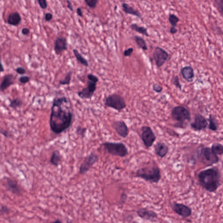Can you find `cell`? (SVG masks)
<instances>
[{"instance_id":"cell-1","label":"cell","mask_w":223,"mask_h":223,"mask_svg":"<svg viewBox=\"0 0 223 223\" xmlns=\"http://www.w3.org/2000/svg\"><path fill=\"white\" fill-rule=\"evenodd\" d=\"M71 104L66 97L55 98L51 107L49 124L54 134H59L64 132L72 125L73 112Z\"/></svg>"},{"instance_id":"cell-2","label":"cell","mask_w":223,"mask_h":223,"mask_svg":"<svg viewBox=\"0 0 223 223\" xmlns=\"http://www.w3.org/2000/svg\"><path fill=\"white\" fill-rule=\"evenodd\" d=\"M221 173L217 167L202 170L198 175L199 184L206 191L215 192L221 185Z\"/></svg>"},{"instance_id":"cell-3","label":"cell","mask_w":223,"mask_h":223,"mask_svg":"<svg viewBox=\"0 0 223 223\" xmlns=\"http://www.w3.org/2000/svg\"><path fill=\"white\" fill-rule=\"evenodd\" d=\"M136 176L151 183H157L161 179V170L157 165L141 167L137 170Z\"/></svg>"},{"instance_id":"cell-4","label":"cell","mask_w":223,"mask_h":223,"mask_svg":"<svg viewBox=\"0 0 223 223\" xmlns=\"http://www.w3.org/2000/svg\"><path fill=\"white\" fill-rule=\"evenodd\" d=\"M171 116L173 120L178 122L175 127H176L185 128L186 122L191 120V112L187 108L183 106H176L172 109Z\"/></svg>"},{"instance_id":"cell-5","label":"cell","mask_w":223,"mask_h":223,"mask_svg":"<svg viewBox=\"0 0 223 223\" xmlns=\"http://www.w3.org/2000/svg\"><path fill=\"white\" fill-rule=\"evenodd\" d=\"M197 157L201 163L206 166L210 167L217 164L220 159L209 147H203L198 150Z\"/></svg>"},{"instance_id":"cell-6","label":"cell","mask_w":223,"mask_h":223,"mask_svg":"<svg viewBox=\"0 0 223 223\" xmlns=\"http://www.w3.org/2000/svg\"><path fill=\"white\" fill-rule=\"evenodd\" d=\"M103 146L105 150L113 155L123 157L129 153L127 146L122 142H106Z\"/></svg>"},{"instance_id":"cell-7","label":"cell","mask_w":223,"mask_h":223,"mask_svg":"<svg viewBox=\"0 0 223 223\" xmlns=\"http://www.w3.org/2000/svg\"><path fill=\"white\" fill-rule=\"evenodd\" d=\"M105 105L107 107L116 110L121 111L127 107V104L124 98L118 94L109 95L105 101Z\"/></svg>"},{"instance_id":"cell-8","label":"cell","mask_w":223,"mask_h":223,"mask_svg":"<svg viewBox=\"0 0 223 223\" xmlns=\"http://www.w3.org/2000/svg\"><path fill=\"white\" fill-rule=\"evenodd\" d=\"M141 139L146 148L149 149L156 140V136L152 129L149 126H143L141 128Z\"/></svg>"},{"instance_id":"cell-9","label":"cell","mask_w":223,"mask_h":223,"mask_svg":"<svg viewBox=\"0 0 223 223\" xmlns=\"http://www.w3.org/2000/svg\"><path fill=\"white\" fill-rule=\"evenodd\" d=\"M169 54L164 49L160 47L155 48L153 53L154 60L158 68H161L169 58Z\"/></svg>"},{"instance_id":"cell-10","label":"cell","mask_w":223,"mask_h":223,"mask_svg":"<svg viewBox=\"0 0 223 223\" xmlns=\"http://www.w3.org/2000/svg\"><path fill=\"white\" fill-rule=\"evenodd\" d=\"M171 207L175 213L183 218L189 217L192 214L191 208L182 203L173 202Z\"/></svg>"},{"instance_id":"cell-11","label":"cell","mask_w":223,"mask_h":223,"mask_svg":"<svg viewBox=\"0 0 223 223\" xmlns=\"http://www.w3.org/2000/svg\"><path fill=\"white\" fill-rule=\"evenodd\" d=\"M97 82L88 80L87 86L77 93L78 96L81 99H91L97 89Z\"/></svg>"},{"instance_id":"cell-12","label":"cell","mask_w":223,"mask_h":223,"mask_svg":"<svg viewBox=\"0 0 223 223\" xmlns=\"http://www.w3.org/2000/svg\"><path fill=\"white\" fill-rule=\"evenodd\" d=\"M207 119L203 115L196 114L194 117V121L190 124L191 129L195 131L204 130L208 127Z\"/></svg>"},{"instance_id":"cell-13","label":"cell","mask_w":223,"mask_h":223,"mask_svg":"<svg viewBox=\"0 0 223 223\" xmlns=\"http://www.w3.org/2000/svg\"><path fill=\"white\" fill-rule=\"evenodd\" d=\"M98 159V156L94 153H91L87 156L80 166L79 169L80 174H84L88 172L91 167L97 162Z\"/></svg>"},{"instance_id":"cell-14","label":"cell","mask_w":223,"mask_h":223,"mask_svg":"<svg viewBox=\"0 0 223 223\" xmlns=\"http://www.w3.org/2000/svg\"><path fill=\"white\" fill-rule=\"evenodd\" d=\"M137 213L140 218L149 221H155L158 217V214L156 212L146 208H141L138 209Z\"/></svg>"},{"instance_id":"cell-15","label":"cell","mask_w":223,"mask_h":223,"mask_svg":"<svg viewBox=\"0 0 223 223\" xmlns=\"http://www.w3.org/2000/svg\"><path fill=\"white\" fill-rule=\"evenodd\" d=\"M68 43L66 38L64 36L57 37L54 42L55 52L57 55L62 54L68 49Z\"/></svg>"},{"instance_id":"cell-16","label":"cell","mask_w":223,"mask_h":223,"mask_svg":"<svg viewBox=\"0 0 223 223\" xmlns=\"http://www.w3.org/2000/svg\"><path fill=\"white\" fill-rule=\"evenodd\" d=\"M112 127L120 137L125 138L129 133L128 127L123 121H116L112 124Z\"/></svg>"},{"instance_id":"cell-17","label":"cell","mask_w":223,"mask_h":223,"mask_svg":"<svg viewBox=\"0 0 223 223\" xmlns=\"http://www.w3.org/2000/svg\"><path fill=\"white\" fill-rule=\"evenodd\" d=\"M5 186L9 191L14 195H20L22 192V188L18 182L11 178L6 179Z\"/></svg>"},{"instance_id":"cell-18","label":"cell","mask_w":223,"mask_h":223,"mask_svg":"<svg viewBox=\"0 0 223 223\" xmlns=\"http://www.w3.org/2000/svg\"><path fill=\"white\" fill-rule=\"evenodd\" d=\"M155 153L161 158L167 156L169 150L168 146L164 142H158L154 146Z\"/></svg>"},{"instance_id":"cell-19","label":"cell","mask_w":223,"mask_h":223,"mask_svg":"<svg viewBox=\"0 0 223 223\" xmlns=\"http://www.w3.org/2000/svg\"><path fill=\"white\" fill-rule=\"evenodd\" d=\"M15 77L12 74L5 75L3 77L2 80L0 84V91L4 92L11 85L14 84Z\"/></svg>"},{"instance_id":"cell-20","label":"cell","mask_w":223,"mask_h":223,"mask_svg":"<svg viewBox=\"0 0 223 223\" xmlns=\"http://www.w3.org/2000/svg\"><path fill=\"white\" fill-rule=\"evenodd\" d=\"M182 76L187 82H192L195 78V72L192 67L186 66L182 68L181 71Z\"/></svg>"},{"instance_id":"cell-21","label":"cell","mask_w":223,"mask_h":223,"mask_svg":"<svg viewBox=\"0 0 223 223\" xmlns=\"http://www.w3.org/2000/svg\"><path fill=\"white\" fill-rule=\"evenodd\" d=\"M22 17L18 12H13L10 13L7 17V21L9 25L17 26L20 24Z\"/></svg>"},{"instance_id":"cell-22","label":"cell","mask_w":223,"mask_h":223,"mask_svg":"<svg viewBox=\"0 0 223 223\" xmlns=\"http://www.w3.org/2000/svg\"><path fill=\"white\" fill-rule=\"evenodd\" d=\"M123 11L126 14H130L142 19V16L141 13L137 9H134L133 7L126 3H123L122 5Z\"/></svg>"},{"instance_id":"cell-23","label":"cell","mask_w":223,"mask_h":223,"mask_svg":"<svg viewBox=\"0 0 223 223\" xmlns=\"http://www.w3.org/2000/svg\"><path fill=\"white\" fill-rule=\"evenodd\" d=\"M209 124L208 125V128L210 130L216 132L219 128V123L215 116L212 114L209 115Z\"/></svg>"},{"instance_id":"cell-24","label":"cell","mask_w":223,"mask_h":223,"mask_svg":"<svg viewBox=\"0 0 223 223\" xmlns=\"http://www.w3.org/2000/svg\"><path fill=\"white\" fill-rule=\"evenodd\" d=\"M130 28L131 30L137 32L138 33L142 34L146 37L149 36L147 29L144 27L139 26L137 24L133 23L130 25Z\"/></svg>"},{"instance_id":"cell-25","label":"cell","mask_w":223,"mask_h":223,"mask_svg":"<svg viewBox=\"0 0 223 223\" xmlns=\"http://www.w3.org/2000/svg\"><path fill=\"white\" fill-rule=\"evenodd\" d=\"M73 54L75 55V58L77 60L78 62H79L80 64L84 66L85 67H89V63L88 62L87 60L84 57L81 55V54L78 52V50L76 49H74L73 50Z\"/></svg>"},{"instance_id":"cell-26","label":"cell","mask_w":223,"mask_h":223,"mask_svg":"<svg viewBox=\"0 0 223 223\" xmlns=\"http://www.w3.org/2000/svg\"><path fill=\"white\" fill-rule=\"evenodd\" d=\"M134 41L139 48H141L142 50L146 51L148 49L147 44L144 39L139 36H135L133 37Z\"/></svg>"},{"instance_id":"cell-27","label":"cell","mask_w":223,"mask_h":223,"mask_svg":"<svg viewBox=\"0 0 223 223\" xmlns=\"http://www.w3.org/2000/svg\"><path fill=\"white\" fill-rule=\"evenodd\" d=\"M61 161V155L58 150H55L52 153L50 159V163L52 165L58 166Z\"/></svg>"},{"instance_id":"cell-28","label":"cell","mask_w":223,"mask_h":223,"mask_svg":"<svg viewBox=\"0 0 223 223\" xmlns=\"http://www.w3.org/2000/svg\"><path fill=\"white\" fill-rule=\"evenodd\" d=\"M210 148L212 151L217 155L221 156L223 154V146L221 143L218 142L213 143Z\"/></svg>"},{"instance_id":"cell-29","label":"cell","mask_w":223,"mask_h":223,"mask_svg":"<svg viewBox=\"0 0 223 223\" xmlns=\"http://www.w3.org/2000/svg\"><path fill=\"white\" fill-rule=\"evenodd\" d=\"M23 102L21 99L19 98H16L13 99L10 101L9 107L13 109H17L22 106Z\"/></svg>"},{"instance_id":"cell-30","label":"cell","mask_w":223,"mask_h":223,"mask_svg":"<svg viewBox=\"0 0 223 223\" xmlns=\"http://www.w3.org/2000/svg\"><path fill=\"white\" fill-rule=\"evenodd\" d=\"M73 72L70 71L67 73L64 78L59 81V83L61 85H69L71 82Z\"/></svg>"},{"instance_id":"cell-31","label":"cell","mask_w":223,"mask_h":223,"mask_svg":"<svg viewBox=\"0 0 223 223\" xmlns=\"http://www.w3.org/2000/svg\"><path fill=\"white\" fill-rule=\"evenodd\" d=\"M168 20L172 26L176 27L180 19L175 14H170L168 17Z\"/></svg>"},{"instance_id":"cell-32","label":"cell","mask_w":223,"mask_h":223,"mask_svg":"<svg viewBox=\"0 0 223 223\" xmlns=\"http://www.w3.org/2000/svg\"><path fill=\"white\" fill-rule=\"evenodd\" d=\"M84 2L90 9H96L99 3V0H84Z\"/></svg>"},{"instance_id":"cell-33","label":"cell","mask_w":223,"mask_h":223,"mask_svg":"<svg viewBox=\"0 0 223 223\" xmlns=\"http://www.w3.org/2000/svg\"><path fill=\"white\" fill-rule=\"evenodd\" d=\"M214 4L217 9L222 16L223 14V0H214Z\"/></svg>"},{"instance_id":"cell-34","label":"cell","mask_w":223,"mask_h":223,"mask_svg":"<svg viewBox=\"0 0 223 223\" xmlns=\"http://www.w3.org/2000/svg\"><path fill=\"white\" fill-rule=\"evenodd\" d=\"M171 81H172V83L176 86V88L181 90L182 89V87L181 84L180 82L179 78L177 75L173 76L172 78V80H171Z\"/></svg>"},{"instance_id":"cell-35","label":"cell","mask_w":223,"mask_h":223,"mask_svg":"<svg viewBox=\"0 0 223 223\" xmlns=\"http://www.w3.org/2000/svg\"><path fill=\"white\" fill-rule=\"evenodd\" d=\"M30 77L27 75H23V76H21L19 78V81L22 84H26L28 83L30 81Z\"/></svg>"},{"instance_id":"cell-36","label":"cell","mask_w":223,"mask_h":223,"mask_svg":"<svg viewBox=\"0 0 223 223\" xmlns=\"http://www.w3.org/2000/svg\"><path fill=\"white\" fill-rule=\"evenodd\" d=\"M10 212V209L6 205H3L0 208V214H7Z\"/></svg>"},{"instance_id":"cell-37","label":"cell","mask_w":223,"mask_h":223,"mask_svg":"<svg viewBox=\"0 0 223 223\" xmlns=\"http://www.w3.org/2000/svg\"><path fill=\"white\" fill-rule=\"evenodd\" d=\"M40 8L43 10L47 9V0H37Z\"/></svg>"},{"instance_id":"cell-38","label":"cell","mask_w":223,"mask_h":223,"mask_svg":"<svg viewBox=\"0 0 223 223\" xmlns=\"http://www.w3.org/2000/svg\"><path fill=\"white\" fill-rule=\"evenodd\" d=\"M86 131V129L85 128L82 127L81 126H78L77 127V130H76V132L77 134L81 136H84Z\"/></svg>"},{"instance_id":"cell-39","label":"cell","mask_w":223,"mask_h":223,"mask_svg":"<svg viewBox=\"0 0 223 223\" xmlns=\"http://www.w3.org/2000/svg\"><path fill=\"white\" fill-rule=\"evenodd\" d=\"M153 89L154 91L157 93H161L163 91V87L157 84H154L153 85Z\"/></svg>"},{"instance_id":"cell-40","label":"cell","mask_w":223,"mask_h":223,"mask_svg":"<svg viewBox=\"0 0 223 223\" xmlns=\"http://www.w3.org/2000/svg\"><path fill=\"white\" fill-rule=\"evenodd\" d=\"M134 48L129 47L128 49L125 50L123 52V55L125 57H130L132 55L134 52Z\"/></svg>"},{"instance_id":"cell-41","label":"cell","mask_w":223,"mask_h":223,"mask_svg":"<svg viewBox=\"0 0 223 223\" xmlns=\"http://www.w3.org/2000/svg\"><path fill=\"white\" fill-rule=\"evenodd\" d=\"M15 72L19 75H23L26 73V70L24 67H18L15 70Z\"/></svg>"},{"instance_id":"cell-42","label":"cell","mask_w":223,"mask_h":223,"mask_svg":"<svg viewBox=\"0 0 223 223\" xmlns=\"http://www.w3.org/2000/svg\"><path fill=\"white\" fill-rule=\"evenodd\" d=\"M87 78L88 80L95 81V82H97V83L99 81V78L96 76L94 75L93 74H91V73L88 75Z\"/></svg>"},{"instance_id":"cell-43","label":"cell","mask_w":223,"mask_h":223,"mask_svg":"<svg viewBox=\"0 0 223 223\" xmlns=\"http://www.w3.org/2000/svg\"><path fill=\"white\" fill-rule=\"evenodd\" d=\"M53 14L51 13L50 12H47V13H45L44 18H45V21L49 22L53 19Z\"/></svg>"},{"instance_id":"cell-44","label":"cell","mask_w":223,"mask_h":223,"mask_svg":"<svg viewBox=\"0 0 223 223\" xmlns=\"http://www.w3.org/2000/svg\"><path fill=\"white\" fill-rule=\"evenodd\" d=\"M0 134L3 135L4 137L9 138L11 136V134L9 131L6 130H0Z\"/></svg>"},{"instance_id":"cell-45","label":"cell","mask_w":223,"mask_h":223,"mask_svg":"<svg viewBox=\"0 0 223 223\" xmlns=\"http://www.w3.org/2000/svg\"><path fill=\"white\" fill-rule=\"evenodd\" d=\"M21 34L24 36H28L30 33V30L27 28H24L21 31Z\"/></svg>"},{"instance_id":"cell-46","label":"cell","mask_w":223,"mask_h":223,"mask_svg":"<svg viewBox=\"0 0 223 223\" xmlns=\"http://www.w3.org/2000/svg\"><path fill=\"white\" fill-rule=\"evenodd\" d=\"M66 2L67 8H68V9H69V10H70V11H73L74 9H73V5H72L71 2H70V0H66Z\"/></svg>"},{"instance_id":"cell-47","label":"cell","mask_w":223,"mask_h":223,"mask_svg":"<svg viewBox=\"0 0 223 223\" xmlns=\"http://www.w3.org/2000/svg\"><path fill=\"white\" fill-rule=\"evenodd\" d=\"M76 13H77V15H78L79 17H83V11H82V9H81V8H77V9H76Z\"/></svg>"},{"instance_id":"cell-48","label":"cell","mask_w":223,"mask_h":223,"mask_svg":"<svg viewBox=\"0 0 223 223\" xmlns=\"http://www.w3.org/2000/svg\"><path fill=\"white\" fill-rule=\"evenodd\" d=\"M169 32H170V33L174 35L177 32V29L176 28V27L172 26V27L170 28Z\"/></svg>"},{"instance_id":"cell-49","label":"cell","mask_w":223,"mask_h":223,"mask_svg":"<svg viewBox=\"0 0 223 223\" xmlns=\"http://www.w3.org/2000/svg\"><path fill=\"white\" fill-rule=\"evenodd\" d=\"M5 71L4 66L2 63V59L0 58V74Z\"/></svg>"}]
</instances>
